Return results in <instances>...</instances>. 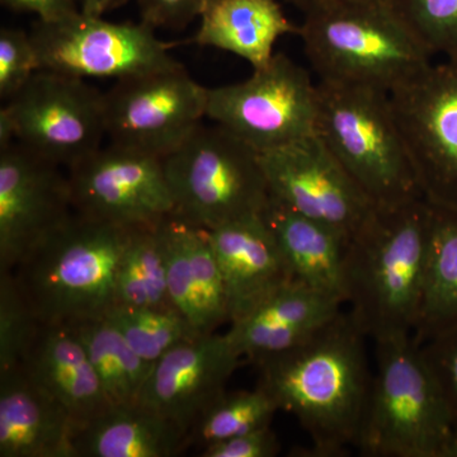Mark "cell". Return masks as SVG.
<instances>
[{
    "label": "cell",
    "instance_id": "obj_27",
    "mask_svg": "<svg viewBox=\"0 0 457 457\" xmlns=\"http://www.w3.org/2000/svg\"><path fill=\"white\" fill-rule=\"evenodd\" d=\"M158 225L137 228L132 231L117 273L116 305L173 308L168 295Z\"/></svg>",
    "mask_w": 457,
    "mask_h": 457
},
{
    "label": "cell",
    "instance_id": "obj_21",
    "mask_svg": "<svg viewBox=\"0 0 457 457\" xmlns=\"http://www.w3.org/2000/svg\"><path fill=\"white\" fill-rule=\"evenodd\" d=\"M21 368L71 411L79 429L111 407L73 327L40 321Z\"/></svg>",
    "mask_w": 457,
    "mask_h": 457
},
{
    "label": "cell",
    "instance_id": "obj_22",
    "mask_svg": "<svg viewBox=\"0 0 457 457\" xmlns=\"http://www.w3.org/2000/svg\"><path fill=\"white\" fill-rule=\"evenodd\" d=\"M262 218L275 237L295 281L345 303V262L350 237L294 212L272 196Z\"/></svg>",
    "mask_w": 457,
    "mask_h": 457
},
{
    "label": "cell",
    "instance_id": "obj_35",
    "mask_svg": "<svg viewBox=\"0 0 457 457\" xmlns=\"http://www.w3.org/2000/svg\"><path fill=\"white\" fill-rule=\"evenodd\" d=\"M141 21L153 29H182L200 17L206 0H137Z\"/></svg>",
    "mask_w": 457,
    "mask_h": 457
},
{
    "label": "cell",
    "instance_id": "obj_15",
    "mask_svg": "<svg viewBox=\"0 0 457 457\" xmlns=\"http://www.w3.org/2000/svg\"><path fill=\"white\" fill-rule=\"evenodd\" d=\"M261 162L270 196L350 239L374 212L375 204L318 134L262 153Z\"/></svg>",
    "mask_w": 457,
    "mask_h": 457
},
{
    "label": "cell",
    "instance_id": "obj_31",
    "mask_svg": "<svg viewBox=\"0 0 457 457\" xmlns=\"http://www.w3.org/2000/svg\"><path fill=\"white\" fill-rule=\"evenodd\" d=\"M38 323L13 270H0V372L21 366Z\"/></svg>",
    "mask_w": 457,
    "mask_h": 457
},
{
    "label": "cell",
    "instance_id": "obj_14",
    "mask_svg": "<svg viewBox=\"0 0 457 457\" xmlns=\"http://www.w3.org/2000/svg\"><path fill=\"white\" fill-rule=\"evenodd\" d=\"M62 168L17 141L0 149V270L16 269L75 212Z\"/></svg>",
    "mask_w": 457,
    "mask_h": 457
},
{
    "label": "cell",
    "instance_id": "obj_17",
    "mask_svg": "<svg viewBox=\"0 0 457 457\" xmlns=\"http://www.w3.org/2000/svg\"><path fill=\"white\" fill-rule=\"evenodd\" d=\"M168 295L200 336L228 323L227 288L209 233L170 215L158 225Z\"/></svg>",
    "mask_w": 457,
    "mask_h": 457
},
{
    "label": "cell",
    "instance_id": "obj_13",
    "mask_svg": "<svg viewBox=\"0 0 457 457\" xmlns=\"http://www.w3.org/2000/svg\"><path fill=\"white\" fill-rule=\"evenodd\" d=\"M74 212L126 228L156 227L173 215L163 161L110 145L68 170Z\"/></svg>",
    "mask_w": 457,
    "mask_h": 457
},
{
    "label": "cell",
    "instance_id": "obj_1",
    "mask_svg": "<svg viewBox=\"0 0 457 457\" xmlns=\"http://www.w3.org/2000/svg\"><path fill=\"white\" fill-rule=\"evenodd\" d=\"M366 339L345 308L303 345L255 362L258 386L305 429L311 456H342L359 441L374 375Z\"/></svg>",
    "mask_w": 457,
    "mask_h": 457
},
{
    "label": "cell",
    "instance_id": "obj_5",
    "mask_svg": "<svg viewBox=\"0 0 457 457\" xmlns=\"http://www.w3.org/2000/svg\"><path fill=\"white\" fill-rule=\"evenodd\" d=\"M318 87V137L371 203L395 206L423 197L389 93L323 82Z\"/></svg>",
    "mask_w": 457,
    "mask_h": 457
},
{
    "label": "cell",
    "instance_id": "obj_29",
    "mask_svg": "<svg viewBox=\"0 0 457 457\" xmlns=\"http://www.w3.org/2000/svg\"><path fill=\"white\" fill-rule=\"evenodd\" d=\"M107 320L146 362L154 363L168 351L200 337L174 308L113 306Z\"/></svg>",
    "mask_w": 457,
    "mask_h": 457
},
{
    "label": "cell",
    "instance_id": "obj_19",
    "mask_svg": "<svg viewBox=\"0 0 457 457\" xmlns=\"http://www.w3.org/2000/svg\"><path fill=\"white\" fill-rule=\"evenodd\" d=\"M71 411L18 366L0 372V457H75Z\"/></svg>",
    "mask_w": 457,
    "mask_h": 457
},
{
    "label": "cell",
    "instance_id": "obj_32",
    "mask_svg": "<svg viewBox=\"0 0 457 457\" xmlns=\"http://www.w3.org/2000/svg\"><path fill=\"white\" fill-rule=\"evenodd\" d=\"M40 71L31 35L20 29H0V98L9 101Z\"/></svg>",
    "mask_w": 457,
    "mask_h": 457
},
{
    "label": "cell",
    "instance_id": "obj_9",
    "mask_svg": "<svg viewBox=\"0 0 457 457\" xmlns=\"http://www.w3.org/2000/svg\"><path fill=\"white\" fill-rule=\"evenodd\" d=\"M40 71L80 79H130L179 62L143 21L110 22L78 11L53 22L36 21L29 32Z\"/></svg>",
    "mask_w": 457,
    "mask_h": 457
},
{
    "label": "cell",
    "instance_id": "obj_24",
    "mask_svg": "<svg viewBox=\"0 0 457 457\" xmlns=\"http://www.w3.org/2000/svg\"><path fill=\"white\" fill-rule=\"evenodd\" d=\"M187 432L152 409L111 405L77 433L75 457H171L186 446Z\"/></svg>",
    "mask_w": 457,
    "mask_h": 457
},
{
    "label": "cell",
    "instance_id": "obj_16",
    "mask_svg": "<svg viewBox=\"0 0 457 457\" xmlns=\"http://www.w3.org/2000/svg\"><path fill=\"white\" fill-rule=\"evenodd\" d=\"M242 359L227 333L182 343L153 365L139 403L188 432L204 409L227 392Z\"/></svg>",
    "mask_w": 457,
    "mask_h": 457
},
{
    "label": "cell",
    "instance_id": "obj_20",
    "mask_svg": "<svg viewBox=\"0 0 457 457\" xmlns=\"http://www.w3.org/2000/svg\"><path fill=\"white\" fill-rule=\"evenodd\" d=\"M345 308L336 297L294 279L246 317L230 324L227 336L243 359L255 363L303 345Z\"/></svg>",
    "mask_w": 457,
    "mask_h": 457
},
{
    "label": "cell",
    "instance_id": "obj_18",
    "mask_svg": "<svg viewBox=\"0 0 457 457\" xmlns=\"http://www.w3.org/2000/svg\"><path fill=\"white\" fill-rule=\"evenodd\" d=\"M207 233L227 288L228 323L246 317L278 288L294 281L262 213Z\"/></svg>",
    "mask_w": 457,
    "mask_h": 457
},
{
    "label": "cell",
    "instance_id": "obj_38",
    "mask_svg": "<svg viewBox=\"0 0 457 457\" xmlns=\"http://www.w3.org/2000/svg\"><path fill=\"white\" fill-rule=\"evenodd\" d=\"M441 457H457V426L453 427L449 440L445 445Z\"/></svg>",
    "mask_w": 457,
    "mask_h": 457
},
{
    "label": "cell",
    "instance_id": "obj_3",
    "mask_svg": "<svg viewBox=\"0 0 457 457\" xmlns=\"http://www.w3.org/2000/svg\"><path fill=\"white\" fill-rule=\"evenodd\" d=\"M74 212L13 270L41 323L78 326L107 317L132 231Z\"/></svg>",
    "mask_w": 457,
    "mask_h": 457
},
{
    "label": "cell",
    "instance_id": "obj_37",
    "mask_svg": "<svg viewBox=\"0 0 457 457\" xmlns=\"http://www.w3.org/2000/svg\"><path fill=\"white\" fill-rule=\"evenodd\" d=\"M129 2L130 0H79V4L83 13L104 17Z\"/></svg>",
    "mask_w": 457,
    "mask_h": 457
},
{
    "label": "cell",
    "instance_id": "obj_40",
    "mask_svg": "<svg viewBox=\"0 0 457 457\" xmlns=\"http://www.w3.org/2000/svg\"><path fill=\"white\" fill-rule=\"evenodd\" d=\"M347 2L380 3V4H390V2H392V0H347Z\"/></svg>",
    "mask_w": 457,
    "mask_h": 457
},
{
    "label": "cell",
    "instance_id": "obj_4",
    "mask_svg": "<svg viewBox=\"0 0 457 457\" xmlns=\"http://www.w3.org/2000/svg\"><path fill=\"white\" fill-rule=\"evenodd\" d=\"M297 35L323 83L392 93L431 65L432 54L390 4L323 0Z\"/></svg>",
    "mask_w": 457,
    "mask_h": 457
},
{
    "label": "cell",
    "instance_id": "obj_10",
    "mask_svg": "<svg viewBox=\"0 0 457 457\" xmlns=\"http://www.w3.org/2000/svg\"><path fill=\"white\" fill-rule=\"evenodd\" d=\"M17 143L71 170L102 147L104 93L86 79L38 71L3 104Z\"/></svg>",
    "mask_w": 457,
    "mask_h": 457
},
{
    "label": "cell",
    "instance_id": "obj_6",
    "mask_svg": "<svg viewBox=\"0 0 457 457\" xmlns=\"http://www.w3.org/2000/svg\"><path fill=\"white\" fill-rule=\"evenodd\" d=\"M359 447L370 457H441L453 429L449 405L413 337L376 342Z\"/></svg>",
    "mask_w": 457,
    "mask_h": 457
},
{
    "label": "cell",
    "instance_id": "obj_30",
    "mask_svg": "<svg viewBox=\"0 0 457 457\" xmlns=\"http://www.w3.org/2000/svg\"><path fill=\"white\" fill-rule=\"evenodd\" d=\"M390 5L432 55L457 59V0H392Z\"/></svg>",
    "mask_w": 457,
    "mask_h": 457
},
{
    "label": "cell",
    "instance_id": "obj_8",
    "mask_svg": "<svg viewBox=\"0 0 457 457\" xmlns=\"http://www.w3.org/2000/svg\"><path fill=\"white\" fill-rule=\"evenodd\" d=\"M319 87L285 54L245 82L207 88L206 117L262 153L317 134Z\"/></svg>",
    "mask_w": 457,
    "mask_h": 457
},
{
    "label": "cell",
    "instance_id": "obj_25",
    "mask_svg": "<svg viewBox=\"0 0 457 457\" xmlns=\"http://www.w3.org/2000/svg\"><path fill=\"white\" fill-rule=\"evenodd\" d=\"M456 323L457 210L433 206L425 291L414 341L422 343Z\"/></svg>",
    "mask_w": 457,
    "mask_h": 457
},
{
    "label": "cell",
    "instance_id": "obj_33",
    "mask_svg": "<svg viewBox=\"0 0 457 457\" xmlns=\"http://www.w3.org/2000/svg\"><path fill=\"white\" fill-rule=\"evenodd\" d=\"M457 426V323L418 343Z\"/></svg>",
    "mask_w": 457,
    "mask_h": 457
},
{
    "label": "cell",
    "instance_id": "obj_23",
    "mask_svg": "<svg viewBox=\"0 0 457 457\" xmlns=\"http://www.w3.org/2000/svg\"><path fill=\"white\" fill-rule=\"evenodd\" d=\"M194 41L227 51L260 69L275 56L276 42L299 33L278 0H206Z\"/></svg>",
    "mask_w": 457,
    "mask_h": 457
},
{
    "label": "cell",
    "instance_id": "obj_36",
    "mask_svg": "<svg viewBox=\"0 0 457 457\" xmlns=\"http://www.w3.org/2000/svg\"><path fill=\"white\" fill-rule=\"evenodd\" d=\"M3 7L17 13H31L41 22L62 20L80 11L79 0H0Z\"/></svg>",
    "mask_w": 457,
    "mask_h": 457
},
{
    "label": "cell",
    "instance_id": "obj_28",
    "mask_svg": "<svg viewBox=\"0 0 457 457\" xmlns=\"http://www.w3.org/2000/svg\"><path fill=\"white\" fill-rule=\"evenodd\" d=\"M278 407L269 394L257 386L252 392L222 393L188 429L186 446L204 447L270 426Z\"/></svg>",
    "mask_w": 457,
    "mask_h": 457
},
{
    "label": "cell",
    "instance_id": "obj_26",
    "mask_svg": "<svg viewBox=\"0 0 457 457\" xmlns=\"http://www.w3.org/2000/svg\"><path fill=\"white\" fill-rule=\"evenodd\" d=\"M71 327L83 343L110 404L139 403L153 363L141 359L106 318Z\"/></svg>",
    "mask_w": 457,
    "mask_h": 457
},
{
    "label": "cell",
    "instance_id": "obj_2",
    "mask_svg": "<svg viewBox=\"0 0 457 457\" xmlns=\"http://www.w3.org/2000/svg\"><path fill=\"white\" fill-rule=\"evenodd\" d=\"M432 222L433 206L423 197L375 207L348 243L345 308L375 343L416 332Z\"/></svg>",
    "mask_w": 457,
    "mask_h": 457
},
{
    "label": "cell",
    "instance_id": "obj_7",
    "mask_svg": "<svg viewBox=\"0 0 457 457\" xmlns=\"http://www.w3.org/2000/svg\"><path fill=\"white\" fill-rule=\"evenodd\" d=\"M173 215L204 230L261 215L270 195L261 154L221 126H200L162 159Z\"/></svg>",
    "mask_w": 457,
    "mask_h": 457
},
{
    "label": "cell",
    "instance_id": "obj_12",
    "mask_svg": "<svg viewBox=\"0 0 457 457\" xmlns=\"http://www.w3.org/2000/svg\"><path fill=\"white\" fill-rule=\"evenodd\" d=\"M207 88L182 65L116 82L104 93L110 143L163 159L206 117Z\"/></svg>",
    "mask_w": 457,
    "mask_h": 457
},
{
    "label": "cell",
    "instance_id": "obj_11",
    "mask_svg": "<svg viewBox=\"0 0 457 457\" xmlns=\"http://www.w3.org/2000/svg\"><path fill=\"white\" fill-rule=\"evenodd\" d=\"M389 95L423 197L457 210V59L429 65Z\"/></svg>",
    "mask_w": 457,
    "mask_h": 457
},
{
    "label": "cell",
    "instance_id": "obj_39",
    "mask_svg": "<svg viewBox=\"0 0 457 457\" xmlns=\"http://www.w3.org/2000/svg\"><path fill=\"white\" fill-rule=\"evenodd\" d=\"M287 2L293 3V4L296 5V7H299L300 9H303V11L306 13L309 9L315 7V5L323 2V0H287Z\"/></svg>",
    "mask_w": 457,
    "mask_h": 457
},
{
    "label": "cell",
    "instance_id": "obj_34",
    "mask_svg": "<svg viewBox=\"0 0 457 457\" xmlns=\"http://www.w3.org/2000/svg\"><path fill=\"white\" fill-rule=\"evenodd\" d=\"M279 449L278 436L270 426H266L204 447L200 456L273 457L278 455Z\"/></svg>",
    "mask_w": 457,
    "mask_h": 457
}]
</instances>
